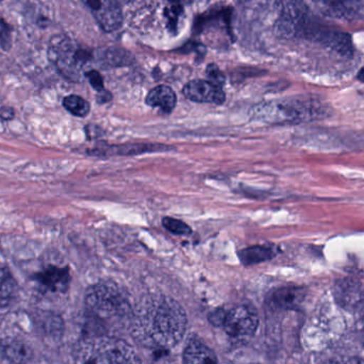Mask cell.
I'll return each instance as SVG.
<instances>
[{"instance_id": "obj_28", "label": "cell", "mask_w": 364, "mask_h": 364, "mask_svg": "<svg viewBox=\"0 0 364 364\" xmlns=\"http://www.w3.org/2000/svg\"><path fill=\"white\" fill-rule=\"evenodd\" d=\"M357 78H358L359 80L363 81V83H364V66L363 68H361L360 71H359L358 75H357Z\"/></svg>"}, {"instance_id": "obj_24", "label": "cell", "mask_w": 364, "mask_h": 364, "mask_svg": "<svg viewBox=\"0 0 364 364\" xmlns=\"http://www.w3.org/2000/svg\"><path fill=\"white\" fill-rule=\"evenodd\" d=\"M0 44L2 48L9 51L11 47V30L8 24L4 23V19H0Z\"/></svg>"}, {"instance_id": "obj_19", "label": "cell", "mask_w": 364, "mask_h": 364, "mask_svg": "<svg viewBox=\"0 0 364 364\" xmlns=\"http://www.w3.org/2000/svg\"><path fill=\"white\" fill-rule=\"evenodd\" d=\"M172 147H164L162 145H123V147H110V152L113 155H136V154L146 153V152L166 151Z\"/></svg>"}, {"instance_id": "obj_14", "label": "cell", "mask_w": 364, "mask_h": 364, "mask_svg": "<svg viewBox=\"0 0 364 364\" xmlns=\"http://www.w3.org/2000/svg\"><path fill=\"white\" fill-rule=\"evenodd\" d=\"M304 298L301 288H284L275 291L269 297V305L277 309H294Z\"/></svg>"}, {"instance_id": "obj_13", "label": "cell", "mask_w": 364, "mask_h": 364, "mask_svg": "<svg viewBox=\"0 0 364 364\" xmlns=\"http://www.w3.org/2000/svg\"><path fill=\"white\" fill-rule=\"evenodd\" d=\"M146 104L151 107H157L164 113H172L177 104L176 93L168 85H158L149 92Z\"/></svg>"}, {"instance_id": "obj_12", "label": "cell", "mask_w": 364, "mask_h": 364, "mask_svg": "<svg viewBox=\"0 0 364 364\" xmlns=\"http://www.w3.org/2000/svg\"><path fill=\"white\" fill-rule=\"evenodd\" d=\"M321 6L325 14L337 19H357L364 13L361 2H322Z\"/></svg>"}, {"instance_id": "obj_8", "label": "cell", "mask_w": 364, "mask_h": 364, "mask_svg": "<svg viewBox=\"0 0 364 364\" xmlns=\"http://www.w3.org/2000/svg\"><path fill=\"white\" fill-rule=\"evenodd\" d=\"M183 94L188 100L197 103L220 105L226 100L222 88L216 87L213 83L201 79H195L186 83L183 88Z\"/></svg>"}, {"instance_id": "obj_1", "label": "cell", "mask_w": 364, "mask_h": 364, "mask_svg": "<svg viewBox=\"0 0 364 364\" xmlns=\"http://www.w3.org/2000/svg\"><path fill=\"white\" fill-rule=\"evenodd\" d=\"M186 316L178 303L168 297L153 298L145 303L136 318V335L149 345L168 348L183 337Z\"/></svg>"}, {"instance_id": "obj_11", "label": "cell", "mask_w": 364, "mask_h": 364, "mask_svg": "<svg viewBox=\"0 0 364 364\" xmlns=\"http://www.w3.org/2000/svg\"><path fill=\"white\" fill-rule=\"evenodd\" d=\"M0 350L4 358L14 364H26L31 360V348L17 338H6L0 342Z\"/></svg>"}, {"instance_id": "obj_21", "label": "cell", "mask_w": 364, "mask_h": 364, "mask_svg": "<svg viewBox=\"0 0 364 364\" xmlns=\"http://www.w3.org/2000/svg\"><path fill=\"white\" fill-rule=\"evenodd\" d=\"M182 14H183V6L181 4H172L166 9V16L171 31H176Z\"/></svg>"}, {"instance_id": "obj_25", "label": "cell", "mask_w": 364, "mask_h": 364, "mask_svg": "<svg viewBox=\"0 0 364 364\" xmlns=\"http://www.w3.org/2000/svg\"><path fill=\"white\" fill-rule=\"evenodd\" d=\"M85 76L89 79L90 83L92 87L96 90V91L102 92L104 89V79H102V75L97 72V71H90V72L85 73Z\"/></svg>"}, {"instance_id": "obj_16", "label": "cell", "mask_w": 364, "mask_h": 364, "mask_svg": "<svg viewBox=\"0 0 364 364\" xmlns=\"http://www.w3.org/2000/svg\"><path fill=\"white\" fill-rule=\"evenodd\" d=\"M98 61L104 66L117 68V66H128L134 62V58L132 53H128L125 49L119 47H110L105 48L98 53Z\"/></svg>"}, {"instance_id": "obj_3", "label": "cell", "mask_w": 364, "mask_h": 364, "mask_svg": "<svg viewBox=\"0 0 364 364\" xmlns=\"http://www.w3.org/2000/svg\"><path fill=\"white\" fill-rule=\"evenodd\" d=\"M260 113L269 121L296 123L316 119L322 113V109L316 107L314 102L284 100L265 105L260 109Z\"/></svg>"}, {"instance_id": "obj_22", "label": "cell", "mask_w": 364, "mask_h": 364, "mask_svg": "<svg viewBox=\"0 0 364 364\" xmlns=\"http://www.w3.org/2000/svg\"><path fill=\"white\" fill-rule=\"evenodd\" d=\"M164 226L168 229L170 232L174 233L177 235H188L192 233L190 227L184 224L183 222L174 218L166 217L164 218Z\"/></svg>"}, {"instance_id": "obj_10", "label": "cell", "mask_w": 364, "mask_h": 364, "mask_svg": "<svg viewBox=\"0 0 364 364\" xmlns=\"http://www.w3.org/2000/svg\"><path fill=\"white\" fill-rule=\"evenodd\" d=\"M34 280L48 292L65 293L70 286V271L68 269L48 266L34 276Z\"/></svg>"}, {"instance_id": "obj_4", "label": "cell", "mask_w": 364, "mask_h": 364, "mask_svg": "<svg viewBox=\"0 0 364 364\" xmlns=\"http://www.w3.org/2000/svg\"><path fill=\"white\" fill-rule=\"evenodd\" d=\"M87 311L102 318L119 316L125 309V299L113 284H97L90 288L85 297Z\"/></svg>"}, {"instance_id": "obj_27", "label": "cell", "mask_w": 364, "mask_h": 364, "mask_svg": "<svg viewBox=\"0 0 364 364\" xmlns=\"http://www.w3.org/2000/svg\"><path fill=\"white\" fill-rule=\"evenodd\" d=\"M333 364H364V361L358 358L348 359V360L343 361V363H337Z\"/></svg>"}, {"instance_id": "obj_26", "label": "cell", "mask_w": 364, "mask_h": 364, "mask_svg": "<svg viewBox=\"0 0 364 364\" xmlns=\"http://www.w3.org/2000/svg\"><path fill=\"white\" fill-rule=\"evenodd\" d=\"M0 117L4 120H11L14 118V111L8 106L0 107Z\"/></svg>"}, {"instance_id": "obj_23", "label": "cell", "mask_w": 364, "mask_h": 364, "mask_svg": "<svg viewBox=\"0 0 364 364\" xmlns=\"http://www.w3.org/2000/svg\"><path fill=\"white\" fill-rule=\"evenodd\" d=\"M207 75L209 77V83H213L216 87L222 88V85H224L225 76L215 64L208 66Z\"/></svg>"}, {"instance_id": "obj_2", "label": "cell", "mask_w": 364, "mask_h": 364, "mask_svg": "<svg viewBox=\"0 0 364 364\" xmlns=\"http://www.w3.org/2000/svg\"><path fill=\"white\" fill-rule=\"evenodd\" d=\"M77 364H141L132 345L111 337L85 338L76 352Z\"/></svg>"}, {"instance_id": "obj_9", "label": "cell", "mask_w": 364, "mask_h": 364, "mask_svg": "<svg viewBox=\"0 0 364 364\" xmlns=\"http://www.w3.org/2000/svg\"><path fill=\"white\" fill-rule=\"evenodd\" d=\"M87 4L91 9L96 21L105 31H114V30L119 29L123 24V12L117 2L89 1L87 2Z\"/></svg>"}, {"instance_id": "obj_7", "label": "cell", "mask_w": 364, "mask_h": 364, "mask_svg": "<svg viewBox=\"0 0 364 364\" xmlns=\"http://www.w3.org/2000/svg\"><path fill=\"white\" fill-rule=\"evenodd\" d=\"M306 38L318 41L331 51H337L341 56L350 57L353 53L352 38L344 32L335 31V30L321 29L314 27L310 28L306 34Z\"/></svg>"}, {"instance_id": "obj_17", "label": "cell", "mask_w": 364, "mask_h": 364, "mask_svg": "<svg viewBox=\"0 0 364 364\" xmlns=\"http://www.w3.org/2000/svg\"><path fill=\"white\" fill-rule=\"evenodd\" d=\"M16 295V282L9 269L0 264V308L12 303Z\"/></svg>"}, {"instance_id": "obj_6", "label": "cell", "mask_w": 364, "mask_h": 364, "mask_svg": "<svg viewBox=\"0 0 364 364\" xmlns=\"http://www.w3.org/2000/svg\"><path fill=\"white\" fill-rule=\"evenodd\" d=\"M51 57L66 77L76 79L82 66L91 59V53L85 49L75 48L70 43L62 42L51 49Z\"/></svg>"}, {"instance_id": "obj_15", "label": "cell", "mask_w": 364, "mask_h": 364, "mask_svg": "<svg viewBox=\"0 0 364 364\" xmlns=\"http://www.w3.org/2000/svg\"><path fill=\"white\" fill-rule=\"evenodd\" d=\"M182 364H218V358L205 344L193 341L184 350Z\"/></svg>"}, {"instance_id": "obj_5", "label": "cell", "mask_w": 364, "mask_h": 364, "mask_svg": "<svg viewBox=\"0 0 364 364\" xmlns=\"http://www.w3.org/2000/svg\"><path fill=\"white\" fill-rule=\"evenodd\" d=\"M259 316L252 306H237L225 314L223 327L232 338H250L256 333Z\"/></svg>"}, {"instance_id": "obj_18", "label": "cell", "mask_w": 364, "mask_h": 364, "mask_svg": "<svg viewBox=\"0 0 364 364\" xmlns=\"http://www.w3.org/2000/svg\"><path fill=\"white\" fill-rule=\"evenodd\" d=\"M274 256V251L269 248L263 246H254L240 252L241 262L245 265L256 264V263L264 262L271 260Z\"/></svg>"}, {"instance_id": "obj_20", "label": "cell", "mask_w": 364, "mask_h": 364, "mask_svg": "<svg viewBox=\"0 0 364 364\" xmlns=\"http://www.w3.org/2000/svg\"><path fill=\"white\" fill-rule=\"evenodd\" d=\"M63 106L76 117H85L89 115L91 109L87 100L78 95L66 96L63 100Z\"/></svg>"}]
</instances>
